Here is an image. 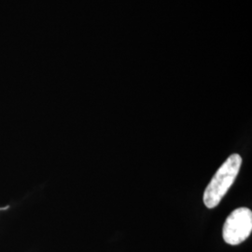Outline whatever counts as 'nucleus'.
Segmentation results:
<instances>
[{"mask_svg":"<svg viewBox=\"0 0 252 252\" xmlns=\"http://www.w3.org/2000/svg\"><path fill=\"white\" fill-rule=\"evenodd\" d=\"M252 231V212L247 207L234 210L226 219L222 236L225 243L237 246L249 238Z\"/></svg>","mask_w":252,"mask_h":252,"instance_id":"nucleus-2","label":"nucleus"},{"mask_svg":"<svg viewBox=\"0 0 252 252\" xmlns=\"http://www.w3.org/2000/svg\"><path fill=\"white\" fill-rule=\"evenodd\" d=\"M242 158L239 154H232L218 169L204 192V203L207 208H215L234 184L240 167Z\"/></svg>","mask_w":252,"mask_h":252,"instance_id":"nucleus-1","label":"nucleus"}]
</instances>
